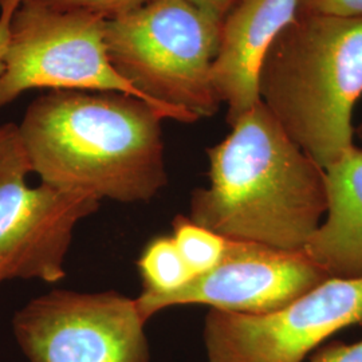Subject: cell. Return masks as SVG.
Here are the masks:
<instances>
[{
    "label": "cell",
    "mask_w": 362,
    "mask_h": 362,
    "mask_svg": "<svg viewBox=\"0 0 362 362\" xmlns=\"http://www.w3.org/2000/svg\"><path fill=\"white\" fill-rule=\"evenodd\" d=\"M38 1L59 10L86 11V13L101 15L105 19H113L117 16L139 10L152 0H38Z\"/></svg>",
    "instance_id": "5bb4252c"
},
{
    "label": "cell",
    "mask_w": 362,
    "mask_h": 362,
    "mask_svg": "<svg viewBox=\"0 0 362 362\" xmlns=\"http://www.w3.org/2000/svg\"><path fill=\"white\" fill-rule=\"evenodd\" d=\"M297 8L298 0H236L221 19L214 82L230 127L260 101L263 58Z\"/></svg>",
    "instance_id": "30bf717a"
},
{
    "label": "cell",
    "mask_w": 362,
    "mask_h": 362,
    "mask_svg": "<svg viewBox=\"0 0 362 362\" xmlns=\"http://www.w3.org/2000/svg\"><path fill=\"white\" fill-rule=\"evenodd\" d=\"M106 21L97 13L22 0L10 25L0 107L33 89L121 93L146 103L109 59Z\"/></svg>",
    "instance_id": "5b68a950"
},
{
    "label": "cell",
    "mask_w": 362,
    "mask_h": 362,
    "mask_svg": "<svg viewBox=\"0 0 362 362\" xmlns=\"http://www.w3.org/2000/svg\"><path fill=\"white\" fill-rule=\"evenodd\" d=\"M143 279V291L148 294H168L187 285L194 275L181 257L172 235L156 236L137 262Z\"/></svg>",
    "instance_id": "7c38bea8"
},
{
    "label": "cell",
    "mask_w": 362,
    "mask_h": 362,
    "mask_svg": "<svg viewBox=\"0 0 362 362\" xmlns=\"http://www.w3.org/2000/svg\"><path fill=\"white\" fill-rule=\"evenodd\" d=\"M327 279L303 251L291 252L228 239L216 267L168 294L141 293L136 302L145 321L160 311L185 305L264 314L284 308Z\"/></svg>",
    "instance_id": "9c48e42d"
},
{
    "label": "cell",
    "mask_w": 362,
    "mask_h": 362,
    "mask_svg": "<svg viewBox=\"0 0 362 362\" xmlns=\"http://www.w3.org/2000/svg\"><path fill=\"white\" fill-rule=\"evenodd\" d=\"M221 21L191 0H152L107 19L105 43L117 73L165 119L194 124L223 104L214 82Z\"/></svg>",
    "instance_id": "277c9868"
},
{
    "label": "cell",
    "mask_w": 362,
    "mask_h": 362,
    "mask_svg": "<svg viewBox=\"0 0 362 362\" xmlns=\"http://www.w3.org/2000/svg\"><path fill=\"white\" fill-rule=\"evenodd\" d=\"M172 238L194 276L219 264L228 240L184 215H177L173 220Z\"/></svg>",
    "instance_id": "4fadbf2b"
},
{
    "label": "cell",
    "mask_w": 362,
    "mask_h": 362,
    "mask_svg": "<svg viewBox=\"0 0 362 362\" xmlns=\"http://www.w3.org/2000/svg\"><path fill=\"white\" fill-rule=\"evenodd\" d=\"M163 119L128 94L55 90L30 104L18 130L42 184L133 204L168 185Z\"/></svg>",
    "instance_id": "6da1fadb"
},
{
    "label": "cell",
    "mask_w": 362,
    "mask_h": 362,
    "mask_svg": "<svg viewBox=\"0 0 362 362\" xmlns=\"http://www.w3.org/2000/svg\"><path fill=\"white\" fill-rule=\"evenodd\" d=\"M361 95L362 18L297 13L259 70L260 101L322 168L354 145Z\"/></svg>",
    "instance_id": "3957f363"
},
{
    "label": "cell",
    "mask_w": 362,
    "mask_h": 362,
    "mask_svg": "<svg viewBox=\"0 0 362 362\" xmlns=\"http://www.w3.org/2000/svg\"><path fill=\"white\" fill-rule=\"evenodd\" d=\"M33 173L18 125L0 127V285L13 279L57 284L74 231L100 202L46 184L30 187Z\"/></svg>",
    "instance_id": "8992f818"
},
{
    "label": "cell",
    "mask_w": 362,
    "mask_h": 362,
    "mask_svg": "<svg viewBox=\"0 0 362 362\" xmlns=\"http://www.w3.org/2000/svg\"><path fill=\"white\" fill-rule=\"evenodd\" d=\"M327 211L303 254L329 278H362V149L325 168Z\"/></svg>",
    "instance_id": "8fae6325"
},
{
    "label": "cell",
    "mask_w": 362,
    "mask_h": 362,
    "mask_svg": "<svg viewBox=\"0 0 362 362\" xmlns=\"http://www.w3.org/2000/svg\"><path fill=\"white\" fill-rule=\"evenodd\" d=\"M310 362H362V341L326 344L313 354Z\"/></svg>",
    "instance_id": "2e32d148"
},
{
    "label": "cell",
    "mask_w": 362,
    "mask_h": 362,
    "mask_svg": "<svg viewBox=\"0 0 362 362\" xmlns=\"http://www.w3.org/2000/svg\"><path fill=\"white\" fill-rule=\"evenodd\" d=\"M207 149L188 218L226 239L303 251L327 211L326 172L259 101Z\"/></svg>",
    "instance_id": "7a4b0ae2"
},
{
    "label": "cell",
    "mask_w": 362,
    "mask_h": 362,
    "mask_svg": "<svg viewBox=\"0 0 362 362\" xmlns=\"http://www.w3.org/2000/svg\"><path fill=\"white\" fill-rule=\"evenodd\" d=\"M191 1L221 21L226 16V13L230 11V8L233 7L236 0H191Z\"/></svg>",
    "instance_id": "ac0fdd59"
},
{
    "label": "cell",
    "mask_w": 362,
    "mask_h": 362,
    "mask_svg": "<svg viewBox=\"0 0 362 362\" xmlns=\"http://www.w3.org/2000/svg\"><path fill=\"white\" fill-rule=\"evenodd\" d=\"M297 13L362 18V0H298Z\"/></svg>",
    "instance_id": "9a60e30c"
},
{
    "label": "cell",
    "mask_w": 362,
    "mask_h": 362,
    "mask_svg": "<svg viewBox=\"0 0 362 362\" xmlns=\"http://www.w3.org/2000/svg\"><path fill=\"white\" fill-rule=\"evenodd\" d=\"M136 298L115 290H52L13 315V337L30 362H151Z\"/></svg>",
    "instance_id": "52a82bcc"
},
{
    "label": "cell",
    "mask_w": 362,
    "mask_h": 362,
    "mask_svg": "<svg viewBox=\"0 0 362 362\" xmlns=\"http://www.w3.org/2000/svg\"><path fill=\"white\" fill-rule=\"evenodd\" d=\"M22 0H0V74L4 67V54L8 45L13 13Z\"/></svg>",
    "instance_id": "e0dca14e"
},
{
    "label": "cell",
    "mask_w": 362,
    "mask_h": 362,
    "mask_svg": "<svg viewBox=\"0 0 362 362\" xmlns=\"http://www.w3.org/2000/svg\"><path fill=\"white\" fill-rule=\"evenodd\" d=\"M362 325V278H329L278 310L209 309L203 326L208 362H303L339 330Z\"/></svg>",
    "instance_id": "ba28073f"
},
{
    "label": "cell",
    "mask_w": 362,
    "mask_h": 362,
    "mask_svg": "<svg viewBox=\"0 0 362 362\" xmlns=\"http://www.w3.org/2000/svg\"><path fill=\"white\" fill-rule=\"evenodd\" d=\"M356 134H357V137L362 141V122L358 125V128L356 129Z\"/></svg>",
    "instance_id": "d6986e66"
}]
</instances>
